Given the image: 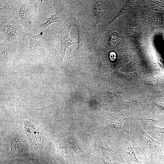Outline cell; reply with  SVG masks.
<instances>
[{
    "mask_svg": "<svg viewBox=\"0 0 164 164\" xmlns=\"http://www.w3.org/2000/svg\"><path fill=\"white\" fill-rule=\"evenodd\" d=\"M24 128L29 143L33 149L42 157L45 143L44 135L39 126L30 119L24 122Z\"/></svg>",
    "mask_w": 164,
    "mask_h": 164,
    "instance_id": "6da1fadb",
    "label": "cell"
},
{
    "mask_svg": "<svg viewBox=\"0 0 164 164\" xmlns=\"http://www.w3.org/2000/svg\"><path fill=\"white\" fill-rule=\"evenodd\" d=\"M136 131L141 145L143 149L150 153L152 157L164 159L162 155L164 144L150 136L139 125H137Z\"/></svg>",
    "mask_w": 164,
    "mask_h": 164,
    "instance_id": "7a4b0ae2",
    "label": "cell"
},
{
    "mask_svg": "<svg viewBox=\"0 0 164 164\" xmlns=\"http://www.w3.org/2000/svg\"><path fill=\"white\" fill-rule=\"evenodd\" d=\"M9 154L15 157L23 159L29 158L28 149L24 139L19 133L14 134L11 141Z\"/></svg>",
    "mask_w": 164,
    "mask_h": 164,
    "instance_id": "3957f363",
    "label": "cell"
},
{
    "mask_svg": "<svg viewBox=\"0 0 164 164\" xmlns=\"http://www.w3.org/2000/svg\"><path fill=\"white\" fill-rule=\"evenodd\" d=\"M21 28L16 17L4 26L2 30L7 36L6 40L9 41L21 39L24 33Z\"/></svg>",
    "mask_w": 164,
    "mask_h": 164,
    "instance_id": "277c9868",
    "label": "cell"
},
{
    "mask_svg": "<svg viewBox=\"0 0 164 164\" xmlns=\"http://www.w3.org/2000/svg\"><path fill=\"white\" fill-rule=\"evenodd\" d=\"M33 4L26 1L21 2L18 5V17L24 23H31V19L36 12V7Z\"/></svg>",
    "mask_w": 164,
    "mask_h": 164,
    "instance_id": "5b68a950",
    "label": "cell"
},
{
    "mask_svg": "<svg viewBox=\"0 0 164 164\" xmlns=\"http://www.w3.org/2000/svg\"><path fill=\"white\" fill-rule=\"evenodd\" d=\"M71 25H67L57 34V40L61 43L59 52L60 59L63 60L65 56L66 49L70 46L77 43L74 39L69 35V32Z\"/></svg>",
    "mask_w": 164,
    "mask_h": 164,
    "instance_id": "8992f818",
    "label": "cell"
},
{
    "mask_svg": "<svg viewBox=\"0 0 164 164\" xmlns=\"http://www.w3.org/2000/svg\"><path fill=\"white\" fill-rule=\"evenodd\" d=\"M50 138L55 143L57 152L63 156L67 164H70L71 159L68 152L66 138L62 132L59 130L56 134L51 136Z\"/></svg>",
    "mask_w": 164,
    "mask_h": 164,
    "instance_id": "52a82bcc",
    "label": "cell"
},
{
    "mask_svg": "<svg viewBox=\"0 0 164 164\" xmlns=\"http://www.w3.org/2000/svg\"><path fill=\"white\" fill-rule=\"evenodd\" d=\"M69 135L66 138L67 142L73 151L76 157L81 158L86 154L83 145L76 138L72 132L69 129Z\"/></svg>",
    "mask_w": 164,
    "mask_h": 164,
    "instance_id": "ba28073f",
    "label": "cell"
},
{
    "mask_svg": "<svg viewBox=\"0 0 164 164\" xmlns=\"http://www.w3.org/2000/svg\"><path fill=\"white\" fill-rule=\"evenodd\" d=\"M129 134L127 135L124 146V152L125 155V158L128 163L135 162L140 164L141 162L138 159L136 154L132 146L130 138V137Z\"/></svg>",
    "mask_w": 164,
    "mask_h": 164,
    "instance_id": "9c48e42d",
    "label": "cell"
},
{
    "mask_svg": "<svg viewBox=\"0 0 164 164\" xmlns=\"http://www.w3.org/2000/svg\"><path fill=\"white\" fill-rule=\"evenodd\" d=\"M27 35L30 43L29 48L42 47L43 46L44 43L42 38L43 32H40L36 34L28 32Z\"/></svg>",
    "mask_w": 164,
    "mask_h": 164,
    "instance_id": "30bf717a",
    "label": "cell"
},
{
    "mask_svg": "<svg viewBox=\"0 0 164 164\" xmlns=\"http://www.w3.org/2000/svg\"><path fill=\"white\" fill-rule=\"evenodd\" d=\"M65 17V16L64 14L59 11H57L55 14L52 15L50 17L47 18L46 22L40 24V26L43 28H45L52 23L62 21Z\"/></svg>",
    "mask_w": 164,
    "mask_h": 164,
    "instance_id": "8fae6325",
    "label": "cell"
},
{
    "mask_svg": "<svg viewBox=\"0 0 164 164\" xmlns=\"http://www.w3.org/2000/svg\"><path fill=\"white\" fill-rule=\"evenodd\" d=\"M149 126V132H151V134L155 138L160 140L164 139V127H157L151 123Z\"/></svg>",
    "mask_w": 164,
    "mask_h": 164,
    "instance_id": "7c38bea8",
    "label": "cell"
},
{
    "mask_svg": "<svg viewBox=\"0 0 164 164\" xmlns=\"http://www.w3.org/2000/svg\"><path fill=\"white\" fill-rule=\"evenodd\" d=\"M78 31V46L76 50L85 49L86 48V38L84 32L78 25L75 24Z\"/></svg>",
    "mask_w": 164,
    "mask_h": 164,
    "instance_id": "4fadbf2b",
    "label": "cell"
},
{
    "mask_svg": "<svg viewBox=\"0 0 164 164\" xmlns=\"http://www.w3.org/2000/svg\"><path fill=\"white\" fill-rule=\"evenodd\" d=\"M129 118H127L125 117H118L110 120L109 121V126L111 128L117 130L121 129L122 125L124 121Z\"/></svg>",
    "mask_w": 164,
    "mask_h": 164,
    "instance_id": "5bb4252c",
    "label": "cell"
},
{
    "mask_svg": "<svg viewBox=\"0 0 164 164\" xmlns=\"http://www.w3.org/2000/svg\"><path fill=\"white\" fill-rule=\"evenodd\" d=\"M6 43L4 42L0 44V59L2 61L6 60L9 53L10 46Z\"/></svg>",
    "mask_w": 164,
    "mask_h": 164,
    "instance_id": "9a60e30c",
    "label": "cell"
},
{
    "mask_svg": "<svg viewBox=\"0 0 164 164\" xmlns=\"http://www.w3.org/2000/svg\"><path fill=\"white\" fill-rule=\"evenodd\" d=\"M13 9L9 1H0V13L11 14Z\"/></svg>",
    "mask_w": 164,
    "mask_h": 164,
    "instance_id": "2e32d148",
    "label": "cell"
},
{
    "mask_svg": "<svg viewBox=\"0 0 164 164\" xmlns=\"http://www.w3.org/2000/svg\"><path fill=\"white\" fill-rule=\"evenodd\" d=\"M103 160L106 164H114L111 158L107 155L104 154L103 157Z\"/></svg>",
    "mask_w": 164,
    "mask_h": 164,
    "instance_id": "e0dca14e",
    "label": "cell"
},
{
    "mask_svg": "<svg viewBox=\"0 0 164 164\" xmlns=\"http://www.w3.org/2000/svg\"><path fill=\"white\" fill-rule=\"evenodd\" d=\"M110 59L112 60L113 61L116 58V53L114 52H111L110 53Z\"/></svg>",
    "mask_w": 164,
    "mask_h": 164,
    "instance_id": "ac0fdd59",
    "label": "cell"
},
{
    "mask_svg": "<svg viewBox=\"0 0 164 164\" xmlns=\"http://www.w3.org/2000/svg\"><path fill=\"white\" fill-rule=\"evenodd\" d=\"M144 155L145 157V161L144 164H152L151 163L152 161L149 160V159L147 158L145 155L144 154Z\"/></svg>",
    "mask_w": 164,
    "mask_h": 164,
    "instance_id": "d6986e66",
    "label": "cell"
},
{
    "mask_svg": "<svg viewBox=\"0 0 164 164\" xmlns=\"http://www.w3.org/2000/svg\"></svg>",
    "mask_w": 164,
    "mask_h": 164,
    "instance_id": "ffe728a7",
    "label": "cell"
}]
</instances>
